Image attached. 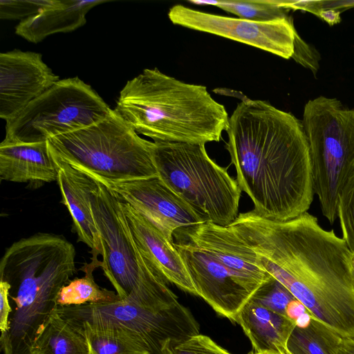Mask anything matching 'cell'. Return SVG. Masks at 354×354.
<instances>
[{
  "mask_svg": "<svg viewBox=\"0 0 354 354\" xmlns=\"http://www.w3.org/2000/svg\"><path fill=\"white\" fill-rule=\"evenodd\" d=\"M257 255L261 266L343 339L354 340L351 252L342 238L305 212L274 221L253 210L228 225Z\"/></svg>",
  "mask_w": 354,
  "mask_h": 354,
  "instance_id": "6da1fadb",
  "label": "cell"
},
{
  "mask_svg": "<svg viewBox=\"0 0 354 354\" xmlns=\"http://www.w3.org/2000/svg\"><path fill=\"white\" fill-rule=\"evenodd\" d=\"M236 181L257 215L287 221L313 200L312 166L302 120L262 100L238 104L226 130Z\"/></svg>",
  "mask_w": 354,
  "mask_h": 354,
  "instance_id": "7a4b0ae2",
  "label": "cell"
},
{
  "mask_svg": "<svg viewBox=\"0 0 354 354\" xmlns=\"http://www.w3.org/2000/svg\"><path fill=\"white\" fill-rule=\"evenodd\" d=\"M114 110L136 133L153 142H218L229 125L225 106L206 86L185 83L156 68L129 80Z\"/></svg>",
  "mask_w": 354,
  "mask_h": 354,
  "instance_id": "3957f363",
  "label": "cell"
},
{
  "mask_svg": "<svg viewBox=\"0 0 354 354\" xmlns=\"http://www.w3.org/2000/svg\"><path fill=\"white\" fill-rule=\"evenodd\" d=\"M48 142L54 156L104 184L158 176L153 142L141 138L114 109L102 121Z\"/></svg>",
  "mask_w": 354,
  "mask_h": 354,
  "instance_id": "277c9868",
  "label": "cell"
},
{
  "mask_svg": "<svg viewBox=\"0 0 354 354\" xmlns=\"http://www.w3.org/2000/svg\"><path fill=\"white\" fill-rule=\"evenodd\" d=\"M153 160L158 176L204 223L228 226L237 218L241 190L205 145L153 142Z\"/></svg>",
  "mask_w": 354,
  "mask_h": 354,
  "instance_id": "5b68a950",
  "label": "cell"
},
{
  "mask_svg": "<svg viewBox=\"0 0 354 354\" xmlns=\"http://www.w3.org/2000/svg\"><path fill=\"white\" fill-rule=\"evenodd\" d=\"M302 123L307 136L313 191L323 215L333 224L339 194L354 173V108L324 95L305 104Z\"/></svg>",
  "mask_w": 354,
  "mask_h": 354,
  "instance_id": "8992f818",
  "label": "cell"
},
{
  "mask_svg": "<svg viewBox=\"0 0 354 354\" xmlns=\"http://www.w3.org/2000/svg\"><path fill=\"white\" fill-rule=\"evenodd\" d=\"M57 311L72 322H86L117 330L134 341L146 354H173L174 348L199 334V324L176 295L153 306L127 299L59 306Z\"/></svg>",
  "mask_w": 354,
  "mask_h": 354,
  "instance_id": "52a82bcc",
  "label": "cell"
},
{
  "mask_svg": "<svg viewBox=\"0 0 354 354\" xmlns=\"http://www.w3.org/2000/svg\"><path fill=\"white\" fill-rule=\"evenodd\" d=\"M111 109L77 77L59 80L6 122L4 141L43 142L106 118Z\"/></svg>",
  "mask_w": 354,
  "mask_h": 354,
  "instance_id": "ba28073f",
  "label": "cell"
},
{
  "mask_svg": "<svg viewBox=\"0 0 354 354\" xmlns=\"http://www.w3.org/2000/svg\"><path fill=\"white\" fill-rule=\"evenodd\" d=\"M97 184L90 201L101 268L121 299L136 301L145 284L149 263L133 241L118 197L102 183Z\"/></svg>",
  "mask_w": 354,
  "mask_h": 354,
  "instance_id": "9c48e42d",
  "label": "cell"
},
{
  "mask_svg": "<svg viewBox=\"0 0 354 354\" xmlns=\"http://www.w3.org/2000/svg\"><path fill=\"white\" fill-rule=\"evenodd\" d=\"M175 25L207 32L258 48L283 59L291 58L297 32L291 17L270 21H255L172 6L168 13Z\"/></svg>",
  "mask_w": 354,
  "mask_h": 354,
  "instance_id": "30bf717a",
  "label": "cell"
},
{
  "mask_svg": "<svg viewBox=\"0 0 354 354\" xmlns=\"http://www.w3.org/2000/svg\"><path fill=\"white\" fill-rule=\"evenodd\" d=\"M104 185L171 242L176 230L204 223L192 207L158 176Z\"/></svg>",
  "mask_w": 354,
  "mask_h": 354,
  "instance_id": "8fae6325",
  "label": "cell"
},
{
  "mask_svg": "<svg viewBox=\"0 0 354 354\" xmlns=\"http://www.w3.org/2000/svg\"><path fill=\"white\" fill-rule=\"evenodd\" d=\"M174 235L208 252L252 295L272 277L253 250L230 226L204 223L178 229Z\"/></svg>",
  "mask_w": 354,
  "mask_h": 354,
  "instance_id": "7c38bea8",
  "label": "cell"
},
{
  "mask_svg": "<svg viewBox=\"0 0 354 354\" xmlns=\"http://www.w3.org/2000/svg\"><path fill=\"white\" fill-rule=\"evenodd\" d=\"M178 251L196 291L218 314L233 322L252 293L212 255L193 243L177 239Z\"/></svg>",
  "mask_w": 354,
  "mask_h": 354,
  "instance_id": "4fadbf2b",
  "label": "cell"
},
{
  "mask_svg": "<svg viewBox=\"0 0 354 354\" xmlns=\"http://www.w3.org/2000/svg\"><path fill=\"white\" fill-rule=\"evenodd\" d=\"M59 80L41 55L18 49L0 54V118L19 113Z\"/></svg>",
  "mask_w": 354,
  "mask_h": 354,
  "instance_id": "5bb4252c",
  "label": "cell"
},
{
  "mask_svg": "<svg viewBox=\"0 0 354 354\" xmlns=\"http://www.w3.org/2000/svg\"><path fill=\"white\" fill-rule=\"evenodd\" d=\"M119 200L133 241L151 266L165 281L174 283L185 292L197 295L174 242L167 239L127 203Z\"/></svg>",
  "mask_w": 354,
  "mask_h": 354,
  "instance_id": "9a60e30c",
  "label": "cell"
},
{
  "mask_svg": "<svg viewBox=\"0 0 354 354\" xmlns=\"http://www.w3.org/2000/svg\"><path fill=\"white\" fill-rule=\"evenodd\" d=\"M53 156L58 167L57 182L62 195L61 203L71 216L73 230L77 234L79 241L91 248L92 257H97L101 254L100 242L90 201L91 192L97 187V180Z\"/></svg>",
  "mask_w": 354,
  "mask_h": 354,
  "instance_id": "2e32d148",
  "label": "cell"
},
{
  "mask_svg": "<svg viewBox=\"0 0 354 354\" xmlns=\"http://www.w3.org/2000/svg\"><path fill=\"white\" fill-rule=\"evenodd\" d=\"M58 167L48 142L0 144V179L42 185L57 181Z\"/></svg>",
  "mask_w": 354,
  "mask_h": 354,
  "instance_id": "e0dca14e",
  "label": "cell"
},
{
  "mask_svg": "<svg viewBox=\"0 0 354 354\" xmlns=\"http://www.w3.org/2000/svg\"><path fill=\"white\" fill-rule=\"evenodd\" d=\"M107 1L56 0L53 6L21 21L15 27V33L37 44L51 35L72 32L86 24V15L91 8Z\"/></svg>",
  "mask_w": 354,
  "mask_h": 354,
  "instance_id": "ac0fdd59",
  "label": "cell"
},
{
  "mask_svg": "<svg viewBox=\"0 0 354 354\" xmlns=\"http://www.w3.org/2000/svg\"><path fill=\"white\" fill-rule=\"evenodd\" d=\"M233 322L241 326L255 353L279 352L286 348L295 323L259 305L250 298Z\"/></svg>",
  "mask_w": 354,
  "mask_h": 354,
  "instance_id": "d6986e66",
  "label": "cell"
},
{
  "mask_svg": "<svg viewBox=\"0 0 354 354\" xmlns=\"http://www.w3.org/2000/svg\"><path fill=\"white\" fill-rule=\"evenodd\" d=\"M30 354H91L82 328L55 309L35 337Z\"/></svg>",
  "mask_w": 354,
  "mask_h": 354,
  "instance_id": "ffe728a7",
  "label": "cell"
},
{
  "mask_svg": "<svg viewBox=\"0 0 354 354\" xmlns=\"http://www.w3.org/2000/svg\"><path fill=\"white\" fill-rule=\"evenodd\" d=\"M101 267V261L97 257L91 258L90 263H84L82 267L85 275L70 281L60 290L57 298L59 306H80L88 303H114L121 299L117 292L100 288L95 281L93 272Z\"/></svg>",
  "mask_w": 354,
  "mask_h": 354,
  "instance_id": "44dd1931",
  "label": "cell"
},
{
  "mask_svg": "<svg viewBox=\"0 0 354 354\" xmlns=\"http://www.w3.org/2000/svg\"><path fill=\"white\" fill-rule=\"evenodd\" d=\"M342 338L313 318L306 328L295 327L286 344L290 354H337Z\"/></svg>",
  "mask_w": 354,
  "mask_h": 354,
  "instance_id": "7402d4cb",
  "label": "cell"
},
{
  "mask_svg": "<svg viewBox=\"0 0 354 354\" xmlns=\"http://www.w3.org/2000/svg\"><path fill=\"white\" fill-rule=\"evenodd\" d=\"M189 1L197 5L216 6L239 18L255 21H270L290 17L288 10L280 7L279 0Z\"/></svg>",
  "mask_w": 354,
  "mask_h": 354,
  "instance_id": "603a6c76",
  "label": "cell"
},
{
  "mask_svg": "<svg viewBox=\"0 0 354 354\" xmlns=\"http://www.w3.org/2000/svg\"><path fill=\"white\" fill-rule=\"evenodd\" d=\"M70 322L82 328L91 354H146L130 337L117 330L96 328L86 322Z\"/></svg>",
  "mask_w": 354,
  "mask_h": 354,
  "instance_id": "cb8c5ba5",
  "label": "cell"
},
{
  "mask_svg": "<svg viewBox=\"0 0 354 354\" xmlns=\"http://www.w3.org/2000/svg\"><path fill=\"white\" fill-rule=\"evenodd\" d=\"M337 213L342 239L350 251L354 253V173L339 194Z\"/></svg>",
  "mask_w": 354,
  "mask_h": 354,
  "instance_id": "d4e9b609",
  "label": "cell"
},
{
  "mask_svg": "<svg viewBox=\"0 0 354 354\" xmlns=\"http://www.w3.org/2000/svg\"><path fill=\"white\" fill-rule=\"evenodd\" d=\"M250 299L274 313L286 316L287 306L295 297L272 277L253 293Z\"/></svg>",
  "mask_w": 354,
  "mask_h": 354,
  "instance_id": "484cf974",
  "label": "cell"
},
{
  "mask_svg": "<svg viewBox=\"0 0 354 354\" xmlns=\"http://www.w3.org/2000/svg\"><path fill=\"white\" fill-rule=\"evenodd\" d=\"M56 0H1L0 18L23 21L53 6Z\"/></svg>",
  "mask_w": 354,
  "mask_h": 354,
  "instance_id": "4316f807",
  "label": "cell"
},
{
  "mask_svg": "<svg viewBox=\"0 0 354 354\" xmlns=\"http://www.w3.org/2000/svg\"><path fill=\"white\" fill-rule=\"evenodd\" d=\"M173 354H232L209 337L198 334L178 345Z\"/></svg>",
  "mask_w": 354,
  "mask_h": 354,
  "instance_id": "83f0119b",
  "label": "cell"
},
{
  "mask_svg": "<svg viewBox=\"0 0 354 354\" xmlns=\"http://www.w3.org/2000/svg\"><path fill=\"white\" fill-rule=\"evenodd\" d=\"M297 63L311 71L315 77L320 68L321 55L315 48L306 42L296 32L291 57Z\"/></svg>",
  "mask_w": 354,
  "mask_h": 354,
  "instance_id": "f1b7e54d",
  "label": "cell"
},
{
  "mask_svg": "<svg viewBox=\"0 0 354 354\" xmlns=\"http://www.w3.org/2000/svg\"><path fill=\"white\" fill-rule=\"evenodd\" d=\"M10 284L4 281H0V330L1 335L8 332L9 319L12 312V306L10 304L9 290Z\"/></svg>",
  "mask_w": 354,
  "mask_h": 354,
  "instance_id": "f546056e",
  "label": "cell"
},
{
  "mask_svg": "<svg viewBox=\"0 0 354 354\" xmlns=\"http://www.w3.org/2000/svg\"><path fill=\"white\" fill-rule=\"evenodd\" d=\"M280 7L286 10H301L309 12L315 15V13L321 9L322 0H309V1H290V0H279Z\"/></svg>",
  "mask_w": 354,
  "mask_h": 354,
  "instance_id": "4dcf8cb0",
  "label": "cell"
},
{
  "mask_svg": "<svg viewBox=\"0 0 354 354\" xmlns=\"http://www.w3.org/2000/svg\"><path fill=\"white\" fill-rule=\"evenodd\" d=\"M341 11L335 9H319L315 15L326 22L329 26H333L341 21Z\"/></svg>",
  "mask_w": 354,
  "mask_h": 354,
  "instance_id": "1f68e13d",
  "label": "cell"
},
{
  "mask_svg": "<svg viewBox=\"0 0 354 354\" xmlns=\"http://www.w3.org/2000/svg\"><path fill=\"white\" fill-rule=\"evenodd\" d=\"M307 311L308 310L304 305L295 298L287 306L286 317L295 322L299 316Z\"/></svg>",
  "mask_w": 354,
  "mask_h": 354,
  "instance_id": "d6a6232c",
  "label": "cell"
},
{
  "mask_svg": "<svg viewBox=\"0 0 354 354\" xmlns=\"http://www.w3.org/2000/svg\"><path fill=\"white\" fill-rule=\"evenodd\" d=\"M354 8V0H322L321 9H335L342 12Z\"/></svg>",
  "mask_w": 354,
  "mask_h": 354,
  "instance_id": "836d02e7",
  "label": "cell"
},
{
  "mask_svg": "<svg viewBox=\"0 0 354 354\" xmlns=\"http://www.w3.org/2000/svg\"><path fill=\"white\" fill-rule=\"evenodd\" d=\"M337 354H354V340L342 338L337 349Z\"/></svg>",
  "mask_w": 354,
  "mask_h": 354,
  "instance_id": "e575fe53",
  "label": "cell"
},
{
  "mask_svg": "<svg viewBox=\"0 0 354 354\" xmlns=\"http://www.w3.org/2000/svg\"><path fill=\"white\" fill-rule=\"evenodd\" d=\"M313 318L312 315L307 311L297 319L295 322V326L300 328H306L310 326Z\"/></svg>",
  "mask_w": 354,
  "mask_h": 354,
  "instance_id": "d590c367",
  "label": "cell"
},
{
  "mask_svg": "<svg viewBox=\"0 0 354 354\" xmlns=\"http://www.w3.org/2000/svg\"><path fill=\"white\" fill-rule=\"evenodd\" d=\"M351 268H352V270H353V276H354V253H351Z\"/></svg>",
  "mask_w": 354,
  "mask_h": 354,
  "instance_id": "8d00e7d4",
  "label": "cell"
},
{
  "mask_svg": "<svg viewBox=\"0 0 354 354\" xmlns=\"http://www.w3.org/2000/svg\"><path fill=\"white\" fill-rule=\"evenodd\" d=\"M252 354H281L280 352H266V353H254Z\"/></svg>",
  "mask_w": 354,
  "mask_h": 354,
  "instance_id": "74e56055",
  "label": "cell"
},
{
  "mask_svg": "<svg viewBox=\"0 0 354 354\" xmlns=\"http://www.w3.org/2000/svg\"><path fill=\"white\" fill-rule=\"evenodd\" d=\"M279 352L281 353V354H290L288 350L286 349V348H282L281 350L279 351Z\"/></svg>",
  "mask_w": 354,
  "mask_h": 354,
  "instance_id": "f35d334b",
  "label": "cell"
}]
</instances>
